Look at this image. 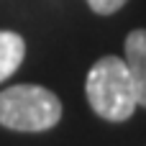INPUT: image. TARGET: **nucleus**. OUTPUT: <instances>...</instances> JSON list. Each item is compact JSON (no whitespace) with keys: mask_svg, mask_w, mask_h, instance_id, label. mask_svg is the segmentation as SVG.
Masks as SVG:
<instances>
[{"mask_svg":"<svg viewBox=\"0 0 146 146\" xmlns=\"http://www.w3.org/2000/svg\"><path fill=\"white\" fill-rule=\"evenodd\" d=\"M85 95L90 108L110 123H123L136 110V87L123 56H100L85 80Z\"/></svg>","mask_w":146,"mask_h":146,"instance_id":"1","label":"nucleus"},{"mask_svg":"<svg viewBox=\"0 0 146 146\" xmlns=\"http://www.w3.org/2000/svg\"><path fill=\"white\" fill-rule=\"evenodd\" d=\"M62 121V100L41 85H13L0 92V126L18 133H41Z\"/></svg>","mask_w":146,"mask_h":146,"instance_id":"2","label":"nucleus"},{"mask_svg":"<svg viewBox=\"0 0 146 146\" xmlns=\"http://www.w3.org/2000/svg\"><path fill=\"white\" fill-rule=\"evenodd\" d=\"M133 87H136V103L146 108V28H136L126 36V56H123Z\"/></svg>","mask_w":146,"mask_h":146,"instance_id":"3","label":"nucleus"},{"mask_svg":"<svg viewBox=\"0 0 146 146\" xmlns=\"http://www.w3.org/2000/svg\"><path fill=\"white\" fill-rule=\"evenodd\" d=\"M26 56V41L15 31H0V82L13 77Z\"/></svg>","mask_w":146,"mask_h":146,"instance_id":"4","label":"nucleus"},{"mask_svg":"<svg viewBox=\"0 0 146 146\" xmlns=\"http://www.w3.org/2000/svg\"><path fill=\"white\" fill-rule=\"evenodd\" d=\"M126 3H128V0H87L90 10L98 13V15H113V13H118Z\"/></svg>","mask_w":146,"mask_h":146,"instance_id":"5","label":"nucleus"}]
</instances>
